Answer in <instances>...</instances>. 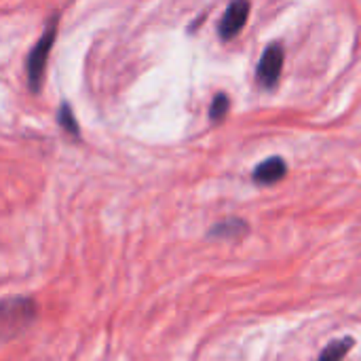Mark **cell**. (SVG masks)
Masks as SVG:
<instances>
[{"label":"cell","instance_id":"cell-1","mask_svg":"<svg viewBox=\"0 0 361 361\" xmlns=\"http://www.w3.org/2000/svg\"><path fill=\"white\" fill-rule=\"evenodd\" d=\"M55 36H57V19H53L47 25V30L42 32L38 42L30 51V57H27V82H30V89L34 93L40 91L44 70H47V61H49V53H51V47L55 42Z\"/></svg>","mask_w":361,"mask_h":361},{"label":"cell","instance_id":"cell-2","mask_svg":"<svg viewBox=\"0 0 361 361\" xmlns=\"http://www.w3.org/2000/svg\"><path fill=\"white\" fill-rule=\"evenodd\" d=\"M36 315V305L30 298H6L0 302V330L15 332L27 326Z\"/></svg>","mask_w":361,"mask_h":361},{"label":"cell","instance_id":"cell-3","mask_svg":"<svg viewBox=\"0 0 361 361\" xmlns=\"http://www.w3.org/2000/svg\"><path fill=\"white\" fill-rule=\"evenodd\" d=\"M283 70V49L281 44H269L258 63V82L264 89H273Z\"/></svg>","mask_w":361,"mask_h":361},{"label":"cell","instance_id":"cell-4","mask_svg":"<svg viewBox=\"0 0 361 361\" xmlns=\"http://www.w3.org/2000/svg\"><path fill=\"white\" fill-rule=\"evenodd\" d=\"M247 15H250V0H233L228 8L224 11V17L218 25L220 38L222 40L235 38L247 23Z\"/></svg>","mask_w":361,"mask_h":361},{"label":"cell","instance_id":"cell-5","mask_svg":"<svg viewBox=\"0 0 361 361\" xmlns=\"http://www.w3.org/2000/svg\"><path fill=\"white\" fill-rule=\"evenodd\" d=\"M288 173V165L281 157H271L267 161H262L256 169H254V182L260 186H271L279 180H283Z\"/></svg>","mask_w":361,"mask_h":361},{"label":"cell","instance_id":"cell-6","mask_svg":"<svg viewBox=\"0 0 361 361\" xmlns=\"http://www.w3.org/2000/svg\"><path fill=\"white\" fill-rule=\"evenodd\" d=\"M247 233V224L239 218H228L209 228V239H239Z\"/></svg>","mask_w":361,"mask_h":361},{"label":"cell","instance_id":"cell-7","mask_svg":"<svg viewBox=\"0 0 361 361\" xmlns=\"http://www.w3.org/2000/svg\"><path fill=\"white\" fill-rule=\"evenodd\" d=\"M353 347H355V338H351V336L336 338L319 353V357L315 361H343L351 353Z\"/></svg>","mask_w":361,"mask_h":361},{"label":"cell","instance_id":"cell-8","mask_svg":"<svg viewBox=\"0 0 361 361\" xmlns=\"http://www.w3.org/2000/svg\"><path fill=\"white\" fill-rule=\"evenodd\" d=\"M57 121H59V125H61L63 131H68L72 137H78L80 129H78V123L74 121V112H72V106H70L68 102H63V104L59 106Z\"/></svg>","mask_w":361,"mask_h":361},{"label":"cell","instance_id":"cell-9","mask_svg":"<svg viewBox=\"0 0 361 361\" xmlns=\"http://www.w3.org/2000/svg\"><path fill=\"white\" fill-rule=\"evenodd\" d=\"M228 106H231V102H228V95H224V93H218V95L214 97V102H212V108H209V118H212L214 123H220V121L226 116V112H228Z\"/></svg>","mask_w":361,"mask_h":361}]
</instances>
